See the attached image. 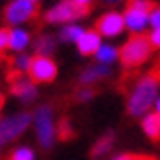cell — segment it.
Masks as SVG:
<instances>
[{"label":"cell","mask_w":160,"mask_h":160,"mask_svg":"<svg viewBox=\"0 0 160 160\" xmlns=\"http://www.w3.org/2000/svg\"><path fill=\"white\" fill-rule=\"evenodd\" d=\"M90 12V6H82L76 4L74 0H62L55 8H51L49 12L45 14V20L51 23H59V22H72L78 18H84Z\"/></svg>","instance_id":"4"},{"label":"cell","mask_w":160,"mask_h":160,"mask_svg":"<svg viewBox=\"0 0 160 160\" xmlns=\"http://www.w3.org/2000/svg\"><path fill=\"white\" fill-rule=\"evenodd\" d=\"M125 29V18L117 12H109L96 22V31L106 37H115Z\"/></svg>","instance_id":"9"},{"label":"cell","mask_w":160,"mask_h":160,"mask_svg":"<svg viewBox=\"0 0 160 160\" xmlns=\"http://www.w3.org/2000/svg\"><path fill=\"white\" fill-rule=\"evenodd\" d=\"M59 137L62 141L72 139V131H70V125H68L67 119H61V123H59Z\"/></svg>","instance_id":"20"},{"label":"cell","mask_w":160,"mask_h":160,"mask_svg":"<svg viewBox=\"0 0 160 160\" xmlns=\"http://www.w3.org/2000/svg\"><path fill=\"white\" fill-rule=\"evenodd\" d=\"M28 74L31 82H53L57 78V65L47 55H35L29 61Z\"/></svg>","instance_id":"5"},{"label":"cell","mask_w":160,"mask_h":160,"mask_svg":"<svg viewBox=\"0 0 160 160\" xmlns=\"http://www.w3.org/2000/svg\"><path fill=\"white\" fill-rule=\"evenodd\" d=\"M156 4L150 0H129L127 2V10H125V26L133 29L135 33L145 29V26L148 23V14L152 12V8Z\"/></svg>","instance_id":"3"},{"label":"cell","mask_w":160,"mask_h":160,"mask_svg":"<svg viewBox=\"0 0 160 160\" xmlns=\"http://www.w3.org/2000/svg\"><path fill=\"white\" fill-rule=\"evenodd\" d=\"M6 47H10V29L2 28L0 29V55H2V51Z\"/></svg>","instance_id":"21"},{"label":"cell","mask_w":160,"mask_h":160,"mask_svg":"<svg viewBox=\"0 0 160 160\" xmlns=\"http://www.w3.org/2000/svg\"><path fill=\"white\" fill-rule=\"evenodd\" d=\"M76 96H78L80 102H84V100H88V98H92V96H94V90H80Z\"/></svg>","instance_id":"26"},{"label":"cell","mask_w":160,"mask_h":160,"mask_svg":"<svg viewBox=\"0 0 160 160\" xmlns=\"http://www.w3.org/2000/svg\"><path fill=\"white\" fill-rule=\"evenodd\" d=\"M10 92L14 96H18L22 98L23 102H29L31 98H35V82H31V80H23L22 78V70H16V74L12 72L10 74Z\"/></svg>","instance_id":"10"},{"label":"cell","mask_w":160,"mask_h":160,"mask_svg":"<svg viewBox=\"0 0 160 160\" xmlns=\"http://www.w3.org/2000/svg\"><path fill=\"white\" fill-rule=\"evenodd\" d=\"M150 43H152V47H156V49H160V28H154V31L148 35Z\"/></svg>","instance_id":"25"},{"label":"cell","mask_w":160,"mask_h":160,"mask_svg":"<svg viewBox=\"0 0 160 160\" xmlns=\"http://www.w3.org/2000/svg\"><path fill=\"white\" fill-rule=\"evenodd\" d=\"M82 35V29L78 26H67L65 29L61 31V39L62 41H76V39Z\"/></svg>","instance_id":"18"},{"label":"cell","mask_w":160,"mask_h":160,"mask_svg":"<svg viewBox=\"0 0 160 160\" xmlns=\"http://www.w3.org/2000/svg\"><path fill=\"white\" fill-rule=\"evenodd\" d=\"M142 129H145L147 137L154 142H160V113H148L142 119Z\"/></svg>","instance_id":"12"},{"label":"cell","mask_w":160,"mask_h":160,"mask_svg":"<svg viewBox=\"0 0 160 160\" xmlns=\"http://www.w3.org/2000/svg\"><path fill=\"white\" fill-rule=\"evenodd\" d=\"M76 45H78V51L88 57V55H94L98 53L100 49V33L96 29H88V31H82V35L76 39Z\"/></svg>","instance_id":"11"},{"label":"cell","mask_w":160,"mask_h":160,"mask_svg":"<svg viewBox=\"0 0 160 160\" xmlns=\"http://www.w3.org/2000/svg\"><path fill=\"white\" fill-rule=\"evenodd\" d=\"M29 57H26V55H22V57H18L16 59V70H28V67H29Z\"/></svg>","instance_id":"24"},{"label":"cell","mask_w":160,"mask_h":160,"mask_svg":"<svg viewBox=\"0 0 160 160\" xmlns=\"http://www.w3.org/2000/svg\"><path fill=\"white\" fill-rule=\"evenodd\" d=\"M109 74V68L108 67H90L88 70H84L82 76H80V82L82 84H92L96 80H100L103 76Z\"/></svg>","instance_id":"14"},{"label":"cell","mask_w":160,"mask_h":160,"mask_svg":"<svg viewBox=\"0 0 160 160\" xmlns=\"http://www.w3.org/2000/svg\"><path fill=\"white\" fill-rule=\"evenodd\" d=\"M31 2H37V0H31Z\"/></svg>","instance_id":"30"},{"label":"cell","mask_w":160,"mask_h":160,"mask_svg":"<svg viewBox=\"0 0 160 160\" xmlns=\"http://www.w3.org/2000/svg\"><path fill=\"white\" fill-rule=\"evenodd\" d=\"M35 121H37V135H39V142L43 148H51L53 147V137H55V129L51 123V108H39L35 113Z\"/></svg>","instance_id":"8"},{"label":"cell","mask_w":160,"mask_h":160,"mask_svg":"<svg viewBox=\"0 0 160 160\" xmlns=\"http://www.w3.org/2000/svg\"><path fill=\"white\" fill-rule=\"evenodd\" d=\"M29 43V33L23 29H10V49L22 51Z\"/></svg>","instance_id":"13"},{"label":"cell","mask_w":160,"mask_h":160,"mask_svg":"<svg viewBox=\"0 0 160 160\" xmlns=\"http://www.w3.org/2000/svg\"><path fill=\"white\" fill-rule=\"evenodd\" d=\"M111 142H113V135H111V133L103 135V137H102V139L94 145V148H92V152H90V154H92V156H96V158L102 156V154H106L108 150L111 148Z\"/></svg>","instance_id":"15"},{"label":"cell","mask_w":160,"mask_h":160,"mask_svg":"<svg viewBox=\"0 0 160 160\" xmlns=\"http://www.w3.org/2000/svg\"><path fill=\"white\" fill-rule=\"evenodd\" d=\"M148 22L152 23V28H160V6L158 4L152 8V12L148 14Z\"/></svg>","instance_id":"22"},{"label":"cell","mask_w":160,"mask_h":160,"mask_svg":"<svg viewBox=\"0 0 160 160\" xmlns=\"http://www.w3.org/2000/svg\"><path fill=\"white\" fill-rule=\"evenodd\" d=\"M158 88H160V67L152 68L135 86V90L129 98V103H127V109H129V113L133 117H141L150 109V106L156 100Z\"/></svg>","instance_id":"1"},{"label":"cell","mask_w":160,"mask_h":160,"mask_svg":"<svg viewBox=\"0 0 160 160\" xmlns=\"http://www.w3.org/2000/svg\"><path fill=\"white\" fill-rule=\"evenodd\" d=\"M53 49H55L53 37L43 35V37L37 39V53H39V55H47V57H49V53H53Z\"/></svg>","instance_id":"17"},{"label":"cell","mask_w":160,"mask_h":160,"mask_svg":"<svg viewBox=\"0 0 160 160\" xmlns=\"http://www.w3.org/2000/svg\"><path fill=\"white\" fill-rule=\"evenodd\" d=\"M115 160H156L154 156H147V154H123Z\"/></svg>","instance_id":"23"},{"label":"cell","mask_w":160,"mask_h":160,"mask_svg":"<svg viewBox=\"0 0 160 160\" xmlns=\"http://www.w3.org/2000/svg\"><path fill=\"white\" fill-rule=\"evenodd\" d=\"M74 2H76V4H82V6H90L92 0H74Z\"/></svg>","instance_id":"27"},{"label":"cell","mask_w":160,"mask_h":160,"mask_svg":"<svg viewBox=\"0 0 160 160\" xmlns=\"http://www.w3.org/2000/svg\"><path fill=\"white\" fill-rule=\"evenodd\" d=\"M156 113H160V100L156 102Z\"/></svg>","instance_id":"29"},{"label":"cell","mask_w":160,"mask_h":160,"mask_svg":"<svg viewBox=\"0 0 160 160\" xmlns=\"http://www.w3.org/2000/svg\"><path fill=\"white\" fill-rule=\"evenodd\" d=\"M8 160H33V150L28 148V147H20L10 154Z\"/></svg>","instance_id":"19"},{"label":"cell","mask_w":160,"mask_h":160,"mask_svg":"<svg viewBox=\"0 0 160 160\" xmlns=\"http://www.w3.org/2000/svg\"><path fill=\"white\" fill-rule=\"evenodd\" d=\"M37 16V6L31 0H14L6 6L4 10V18L8 23H22L26 20H31Z\"/></svg>","instance_id":"7"},{"label":"cell","mask_w":160,"mask_h":160,"mask_svg":"<svg viewBox=\"0 0 160 160\" xmlns=\"http://www.w3.org/2000/svg\"><path fill=\"white\" fill-rule=\"evenodd\" d=\"M150 53H152V43H150L148 35H145V33L139 31V33H133L129 37V41L121 47L119 59H121L123 67L127 70H131V68L141 67L142 62H147L148 57H150Z\"/></svg>","instance_id":"2"},{"label":"cell","mask_w":160,"mask_h":160,"mask_svg":"<svg viewBox=\"0 0 160 160\" xmlns=\"http://www.w3.org/2000/svg\"><path fill=\"white\" fill-rule=\"evenodd\" d=\"M96 57H98L100 62L108 65V62L115 61V57H117V49H115V47H111V45H100V49H98V53H96Z\"/></svg>","instance_id":"16"},{"label":"cell","mask_w":160,"mask_h":160,"mask_svg":"<svg viewBox=\"0 0 160 160\" xmlns=\"http://www.w3.org/2000/svg\"><path fill=\"white\" fill-rule=\"evenodd\" d=\"M111 2H113V0H111Z\"/></svg>","instance_id":"31"},{"label":"cell","mask_w":160,"mask_h":160,"mask_svg":"<svg viewBox=\"0 0 160 160\" xmlns=\"http://www.w3.org/2000/svg\"><path fill=\"white\" fill-rule=\"evenodd\" d=\"M31 123V115L29 113H20L14 117H8L0 121V147L10 142L12 139H16L18 135H22V131H26V127Z\"/></svg>","instance_id":"6"},{"label":"cell","mask_w":160,"mask_h":160,"mask_svg":"<svg viewBox=\"0 0 160 160\" xmlns=\"http://www.w3.org/2000/svg\"><path fill=\"white\" fill-rule=\"evenodd\" d=\"M2 106H4V96L0 94V109H2Z\"/></svg>","instance_id":"28"}]
</instances>
